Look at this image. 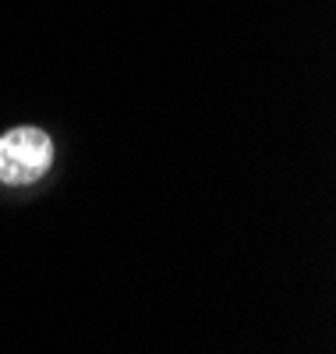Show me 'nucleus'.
Returning <instances> with one entry per match:
<instances>
[{"label":"nucleus","mask_w":336,"mask_h":354,"mask_svg":"<svg viewBox=\"0 0 336 354\" xmlns=\"http://www.w3.org/2000/svg\"><path fill=\"white\" fill-rule=\"evenodd\" d=\"M53 167V142L39 128H11L0 135V181L4 185H36Z\"/></svg>","instance_id":"obj_1"}]
</instances>
